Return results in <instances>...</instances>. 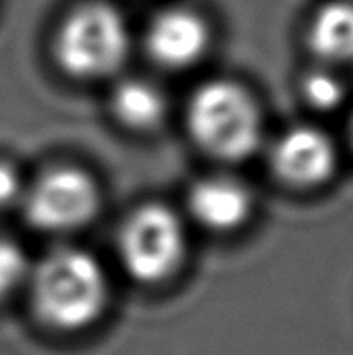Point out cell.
<instances>
[{"label": "cell", "instance_id": "obj_1", "mask_svg": "<svg viewBox=\"0 0 353 355\" xmlns=\"http://www.w3.org/2000/svg\"><path fill=\"white\" fill-rule=\"evenodd\" d=\"M33 310L44 324L73 333L92 327L108 304V277L85 250L56 248L29 277Z\"/></svg>", "mask_w": 353, "mask_h": 355}, {"label": "cell", "instance_id": "obj_2", "mask_svg": "<svg viewBox=\"0 0 353 355\" xmlns=\"http://www.w3.org/2000/svg\"><path fill=\"white\" fill-rule=\"evenodd\" d=\"M187 129L204 152L221 160L237 162L260 148L262 112L243 85L214 79L191 94Z\"/></svg>", "mask_w": 353, "mask_h": 355}, {"label": "cell", "instance_id": "obj_3", "mask_svg": "<svg viewBox=\"0 0 353 355\" xmlns=\"http://www.w3.org/2000/svg\"><path fill=\"white\" fill-rule=\"evenodd\" d=\"M129 48L127 21L106 2H87L71 10L54 37L60 69L77 79H102L117 73Z\"/></svg>", "mask_w": 353, "mask_h": 355}, {"label": "cell", "instance_id": "obj_4", "mask_svg": "<svg viewBox=\"0 0 353 355\" xmlns=\"http://www.w3.org/2000/svg\"><path fill=\"white\" fill-rule=\"evenodd\" d=\"M117 252L125 272L144 285L171 279L187 252L185 225L169 206L144 204L119 229Z\"/></svg>", "mask_w": 353, "mask_h": 355}, {"label": "cell", "instance_id": "obj_5", "mask_svg": "<svg viewBox=\"0 0 353 355\" xmlns=\"http://www.w3.org/2000/svg\"><path fill=\"white\" fill-rule=\"evenodd\" d=\"M27 223L44 233H71L100 210L94 177L77 166H54L27 185L21 202Z\"/></svg>", "mask_w": 353, "mask_h": 355}, {"label": "cell", "instance_id": "obj_6", "mask_svg": "<svg viewBox=\"0 0 353 355\" xmlns=\"http://www.w3.org/2000/svg\"><path fill=\"white\" fill-rule=\"evenodd\" d=\"M337 148L318 127L298 125L277 137L270 164L277 177L293 187L310 189L327 183L337 168Z\"/></svg>", "mask_w": 353, "mask_h": 355}, {"label": "cell", "instance_id": "obj_7", "mask_svg": "<svg viewBox=\"0 0 353 355\" xmlns=\"http://www.w3.org/2000/svg\"><path fill=\"white\" fill-rule=\"evenodd\" d=\"M210 46L206 19L183 6L160 10L148 25L146 48L154 62L166 69H187L202 60Z\"/></svg>", "mask_w": 353, "mask_h": 355}, {"label": "cell", "instance_id": "obj_8", "mask_svg": "<svg viewBox=\"0 0 353 355\" xmlns=\"http://www.w3.org/2000/svg\"><path fill=\"white\" fill-rule=\"evenodd\" d=\"M187 210L200 227L214 233H229L250 220L254 196L235 177L210 175L191 185Z\"/></svg>", "mask_w": 353, "mask_h": 355}, {"label": "cell", "instance_id": "obj_9", "mask_svg": "<svg viewBox=\"0 0 353 355\" xmlns=\"http://www.w3.org/2000/svg\"><path fill=\"white\" fill-rule=\"evenodd\" d=\"M308 44L327 62L353 60V2L333 0L320 6L310 21Z\"/></svg>", "mask_w": 353, "mask_h": 355}, {"label": "cell", "instance_id": "obj_10", "mask_svg": "<svg viewBox=\"0 0 353 355\" xmlns=\"http://www.w3.org/2000/svg\"><path fill=\"white\" fill-rule=\"evenodd\" d=\"M110 108L117 121L125 127L148 131L164 121L169 104L164 92L156 83L146 79H125L114 87Z\"/></svg>", "mask_w": 353, "mask_h": 355}, {"label": "cell", "instance_id": "obj_11", "mask_svg": "<svg viewBox=\"0 0 353 355\" xmlns=\"http://www.w3.org/2000/svg\"><path fill=\"white\" fill-rule=\"evenodd\" d=\"M31 268L23 248L8 237H0V302L29 283Z\"/></svg>", "mask_w": 353, "mask_h": 355}, {"label": "cell", "instance_id": "obj_12", "mask_svg": "<svg viewBox=\"0 0 353 355\" xmlns=\"http://www.w3.org/2000/svg\"><path fill=\"white\" fill-rule=\"evenodd\" d=\"M302 92L308 104L316 110H335L345 98V87L341 79L331 71L308 73L302 83Z\"/></svg>", "mask_w": 353, "mask_h": 355}, {"label": "cell", "instance_id": "obj_13", "mask_svg": "<svg viewBox=\"0 0 353 355\" xmlns=\"http://www.w3.org/2000/svg\"><path fill=\"white\" fill-rule=\"evenodd\" d=\"M27 185L10 162L0 160V206H10L15 202H23Z\"/></svg>", "mask_w": 353, "mask_h": 355}, {"label": "cell", "instance_id": "obj_14", "mask_svg": "<svg viewBox=\"0 0 353 355\" xmlns=\"http://www.w3.org/2000/svg\"><path fill=\"white\" fill-rule=\"evenodd\" d=\"M350 141H352V148H353V114H352V123H350Z\"/></svg>", "mask_w": 353, "mask_h": 355}]
</instances>
